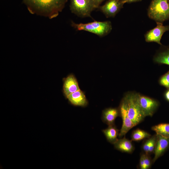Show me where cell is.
Listing matches in <instances>:
<instances>
[{
  "label": "cell",
  "instance_id": "3",
  "mask_svg": "<svg viewBox=\"0 0 169 169\" xmlns=\"http://www.w3.org/2000/svg\"><path fill=\"white\" fill-rule=\"evenodd\" d=\"M149 18L163 23L169 19V0H152L147 10Z\"/></svg>",
  "mask_w": 169,
  "mask_h": 169
},
{
  "label": "cell",
  "instance_id": "14",
  "mask_svg": "<svg viewBox=\"0 0 169 169\" xmlns=\"http://www.w3.org/2000/svg\"><path fill=\"white\" fill-rule=\"evenodd\" d=\"M114 145L115 149L123 152L131 153L135 149L132 140H130L125 137L118 139Z\"/></svg>",
  "mask_w": 169,
  "mask_h": 169
},
{
  "label": "cell",
  "instance_id": "7",
  "mask_svg": "<svg viewBox=\"0 0 169 169\" xmlns=\"http://www.w3.org/2000/svg\"><path fill=\"white\" fill-rule=\"evenodd\" d=\"M156 26L154 28L148 31L145 34L146 42H156L162 45L161 42V37L163 34L169 30V25L164 26L163 23L156 22Z\"/></svg>",
  "mask_w": 169,
  "mask_h": 169
},
{
  "label": "cell",
  "instance_id": "26",
  "mask_svg": "<svg viewBox=\"0 0 169 169\" xmlns=\"http://www.w3.org/2000/svg\"><path fill=\"white\" fill-rule=\"evenodd\" d=\"M142 0H122L123 3L124 4L125 3H130L133 2H136L141 1Z\"/></svg>",
  "mask_w": 169,
  "mask_h": 169
},
{
  "label": "cell",
  "instance_id": "15",
  "mask_svg": "<svg viewBox=\"0 0 169 169\" xmlns=\"http://www.w3.org/2000/svg\"><path fill=\"white\" fill-rule=\"evenodd\" d=\"M107 140L110 143L114 144L118 140L119 130L117 128L115 124L108 125L106 129L102 130Z\"/></svg>",
  "mask_w": 169,
  "mask_h": 169
},
{
  "label": "cell",
  "instance_id": "17",
  "mask_svg": "<svg viewBox=\"0 0 169 169\" xmlns=\"http://www.w3.org/2000/svg\"><path fill=\"white\" fill-rule=\"evenodd\" d=\"M151 130L156 134L169 138V123H161L152 127Z\"/></svg>",
  "mask_w": 169,
  "mask_h": 169
},
{
  "label": "cell",
  "instance_id": "2",
  "mask_svg": "<svg viewBox=\"0 0 169 169\" xmlns=\"http://www.w3.org/2000/svg\"><path fill=\"white\" fill-rule=\"evenodd\" d=\"M122 100L124 104L129 117L135 126L141 122L145 117L139 102L138 93L128 92Z\"/></svg>",
  "mask_w": 169,
  "mask_h": 169
},
{
  "label": "cell",
  "instance_id": "6",
  "mask_svg": "<svg viewBox=\"0 0 169 169\" xmlns=\"http://www.w3.org/2000/svg\"><path fill=\"white\" fill-rule=\"evenodd\" d=\"M139 102L145 117L152 116L159 105V102L155 99L138 93Z\"/></svg>",
  "mask_w": 169,
  "mask_h": 169
},
{
  "label": "cell",
  "instance_id": "18",
  "mask_svg": "<svg viewBox=\"0 0 169 169\" xmlns=\"http://www.w3.org/2000/svg\"><path fill=\"white\" fill-rule=\"evenodd\" d=\"M151 136L149 133L143 130L137 129L134 131L131 134L132 141H139L146 138H148Z\"/></svg>",
  "mask_w": 169,
  "mask_h": 169
},
{
  "label": "cell",
  "instance_id": "4",
  "mask_svg": "<svg viewBox=\"0 0 169 169\" xmlns=\"http://www.w3.org/2000/svg\"><path fill=\"white\" fill-rule=\"evenodd\" d=\"M71 25L77 30L89 32L100 37L106 35L112 29L111 23L110 21H95L86 23H76L72 22Z\"/></svg>",
  "mask_w": 169,
  "mask_h": 169
},
{
  "label": "cell",
  "instance_id": "8",
  "mask_svg": "<svg viewBox=\"0 0 169 169\" xmlns=\"http://www.w3.org/2000/svg\"><path fill=\"white\" fill-rule=\"evenodd\" d=\"M124 4L122 0H108L98 8L106 17H113L123 8Z\"/></svg>",
  "mask_w": 169,
  "mask_h": 169
},
{
  "label": "cell",
  "instance_id": "10",
  "mask_svg": "<svg viewBox=\"0 0 169 169\" xmlns=\"http://www.w3.org/2000/svg\"><path fill=\"white\" fill-rule=\"evenodd\" d=\"M157 135V139L154 152V156L152 160L153 163L163 155L169 148V138Z\"/></svg>",
  "mask_w": 169,
  "mask_h": 169
},
{
  "label": "cell",
  "instance_id": "22",
  "mask_svg": "<svg viewBox=\"0 0 169 169\" xmlns=\"http://www.w3.org/2000/svg\"><path fill=\"white\" fill-rule=\"evenodd\" d=\"M150 143V139L149 137L147 138V139L143 143L142 148L144 153L149 154Z\"/></svg>",
  "mask_w": 169,
  "mask_h": 169
},
{
  "label": "cell",
  "instance_id": "25",
  "mask_svg": "<svg viewBox=\"0 0 169 169\" xmlns=\"http://www.w3.org/2000/svg\"><path fill=\"white\" fill-rule=\"evenodd\" d=\"M164 96L165 99L169 102V88L167 89L165 91L164 94Z\"/></svg>",
  "mask_w": 169,
  "mask_h": 169
},
{
  "label": "cell",
  "instance_id": "1",
  "mask_svg": "<svg viewBox=\"0 0 169 169\" xmlns=\"http://www.w3.org/2000/svg\"><path fill=\"white\" fill-rule=\"evenodd\" d=\"M68 0H23L31 14L52 19L56 17L64 9Z\"/></svg>",
  "mask_w": 169,
  "mask_h": 169
},
{
  "label": "cell",
  "instance_id": "9",
  "mask_svg": "<svg viewBox=\"0 0 169 169\" xmlns=\"http://www.w3.org/2000/svg\"><path fill=\"white\" fill-rule=\"evenodd\" d=\"M119 109L120 116L122 120V127L120 130L119 136L121 137L125 135L128 131L135 125L129 117L124 104L121 100Z\"/></svg>",
  "mask_w": 169,
  "mask_h": 169
},
{
  "label": "cell",
  "instance_id": "23",
  "mask_svg": "<svg viewBox=\"0 0 169 169\" xmlns=\"http://www.w3.org/2000/svg\"><path fill=\"white\" fill-rule=\"evenodd\" d=\"M139 166L141 169H145L143 158L142 154L141 155Z\"/></svg>",
  "mask_w": 169,
  "mask_h": 169
},
{
  "label": "cell",
  "instance_id": "5",
  "mask_svg": "<svg viewBox=\"0 0 169 169\" xmlns=\"http://www.w3.org/2000/svg\"><path fill=\"white\" fill-rule=\"evenodd\" d=\"M71 12L81 17H90L95 8L92 0H70Z\"/></svg>",
  "mask_w": 169,
  "mask_h": 169
},
{
  "label": "cell",
  "instance_id": "21",
  "mask_svg": "<svg viewBox=\"0 0 169 169\" xmlns=\"http://www.w3.org/2000/svg\"><path fill=\"white\" fill-rule=\"evenodd\" d=\"M144 164L145 169H148L150 168L151 165L152 160L149 156V154H146L144 153H142Z\"/></svg>",
  "mask_w": 169,
  "mask_h": 169
},
{
  "label": "cell",
  "instance_id": "19",
  "mask_svg": "<svg viewBox=\"0 0 169 169\" xmlns=\"http://www.w3.org/2000/svg\"><path fill=\"white\" fill-rule=\"evenodd\" d=\"M158 82L161 85L169 88V70L160 78Z\"/></svg>",
  "mask_w": 169,
  "mask_h": 169
},
{
  "label": "cell",
  "instance_id": "20",
  "mask_svg": "<svg viewBox=\"0 0 169 169\" xmlns=\"http://www.w3.org/2000/svg\"><path fill=\"white\" fill-rule=\"evenodd\" d=\"M150 143L149 150V154L154 153V150L157 139V135H154L150 137Z\"/></svg>",
  "mask_w": 169,
  "mask_h": 169
},
{
  "label": "cell",
  "instance_id": "16",
  "mask_svg": "<svg viewBox=\"0 0 169 169\" xmlns=\"http://www.w3.org/2000/svg\"><path fill=\"white\" fill-rule=\"evenodd\" d=\"M154 61L160 64L169 66V46L163 47L154 58Z\"/></svg>",
  "mask_w": 169,
  "mask_h": 169
},
{
  "label": "cell",
  "instance_id": "12",
  "mask_svg": "<svg viewBox=\"0 0 169 169\" xmlns=\"http://www.w3.org/2000/svg\"><path fill=\"white\" fill-rule=\"evenodd\" d=\"M67 98L74 105L85 107L88 104L84 93L80 89L71 94Z\"/></svg>",
  "mask_w": 169,
  "mask_h": 169
},
{
  "label": "cell",
  "instance_id": "11",
  "mask_svg": "<svg viewBox=\"0 0 169 169\" xmlns=\"http://www.w3.org/2000/svg\"><path fill=\"white\" fill-rule=\"evenodd\" d=\"M80 90L77 81L73 74L69 75L64 80L63 91L66 98L71 94Z\"/></svg>",
  "mask_w": 169,
  "mask_h": 169
},
{
  "label": "cell",
  "instance_id": "24",
  "mask_svg": "<svg viewBox=\"0 0 169 169\" xmlns=\"http://www.w3.org/2000/svg\"><path fill=\"white\" fill-rule=\"evenodd\" d=\"M95 8H98L101 3L105 0H92Z\"/></svg>",
  "mask_w": 169,
  "mask_h": 169
},
{
  "label": "cell",
  "instance_id": "13",
  "mask_svg": "<svg viewBox=\"0 0 169 169\" xmlns=\"http://www.w3.org/2000/svg\"><path fill=\"white\" fill-rule=\"evenodd\" d=\"M119 116H120L119 108H109L103 110L102 119L104 123L109 125L114 124L115 119Z\"/></svg>",
  "mask_w": 169,
  "mask_h": 169
}]
</instances>
